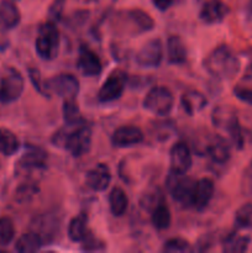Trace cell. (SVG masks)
Returning <instances> with one entry per match:
<instances>
[{"label": "cell", "instance_id": "obj_38", "mask_svg": "<svg viewBox=\"0 0 252 253\" xmlns=\"http://www.w3.org/2000/svg\"><path fill=\"white\" fill-rule=\"evenodd\" d=\"M152 1L158 10H161V11H166L167 9H169V6L173 4L174 0H152Z\"/></svg>", "mask_w": 252, "mask_h": 253}, {"label": "cell", "instance_id": "obj_9", "mask_svg": "<svg viewBox=\"0 0 252 253\" xmlns=\"http://www.w3.org/2000/svg\"><path fill=\"white\" fill-rule=\"evenodd\" d=\"M126 86V74L121 71H115L108 77L98 93V99L103 103H110L123 95Z\"/></svg>", "mask_w": 252, "mask_h": 253}, {"label": "cell", "instance_id": "obj_4", "mask_svg": "<svg viewBox=\"0 0 252 253\" xmlns=\"http://www.w3.org/2000/svg\"><path fill=\"white\" fill-rule=\"evenodd\" d=\"M24 89V77L16 68L7 66L0 71V103H14L21 96Z\"/></svg>", "mask_w": 252, "mask_h": 253}, {"label": "cell", "instance_id": "obj_3", "mask_svg": "<svg viewBox=\"0 0 252 253\" xmlns=\"http://www.w3.org/2000/svg\"><path fill=\"white\" fill-rule=\"evenodd\" d=\"M212 123L229 135L232 145L242 150L252 142V132L242 127L234 109L230 106H219L212 113Z\"/></svg>", "mask_w": 252, "mask_h": 253}, {"label": "cell", "instance_id": "obj_33", "mask_svg": "<svg viewBox=\"0 0 252 253\" xmlns=\"http://www.w3.org/2000/svg\"><path fill=\"white\" fill-rule=\"evenodd\" d=\"M190 250L192 247H190L189 242L184 239H179V237L167 240L163 245V251L168 253H184L189 252Z\"/></svg>", "mask_w": 252, "mask_h": 253}, {"label": "cell", "instance_id": "obj_26", "mask_svg": "<svg viewBox=\"0 0 252 253\" xmlns=\"http://www.w3.org/2000/svg\"><path fill=\"white\" fill-rule=\"evenodd\" d=\"M127 19L132 22L137 32H147L151 31L155 26V21L152 17L141 9H132L126 12Z\"/></svg>", "mask_w": 252, "mask_h": 253}, {"label": "cell", "instance_id": "obj_13", "mask_svg": "<svg viewBox=\"0 0 252 253\" xmlns=\"http://www.w3.org/2000/svg\"><path fill=\"white\" fill-rule=\"evenodd\" d=\"M47 160H48V155L43 148L39 147V146L29 145L25 152L22 153L17 165L22 170L41 169V168L46 167Z\"/></svg>", "mask_w": 252, "mask_h": 253}, {"label": "cell", "instance_id": "obj_21", "mask_svg": "<svg viewBox=\"0 0 252 253\" xmlns=\"http://www.w3.org/2000/svg\"><path fill=\"white\" fill-rule=\"evenodd\" d=\"M187 47L179 36H169L167 40V58L173 64H182L187 61Z\"/></svg>", "mask_w": 252, "mask_h": 253}, {"label": "cell", "instance_id": "obj_36", "mask_svg": "<svg viewBox=\"0 0 252 253\" xmlns=\"http://www.w3.org/2000/svg\"><path fill=\"white\" fill-rule=\"evenodd\" d=\"M234 93L240 100L252 105V86L239 85L234 89Z\"/></svg>", "mask_w": 252, "mask_h": 253}, {"label": "cell", "instance_id": "obj_15", "mask_svg": "<svg viewBox=\"0 0 252 253\" xmlns=\"http://www.w3.org/2000/svg\"><path fill=\"white\" fill-rule=\"evenodd\" d=\"M111 182L110 168L105 163H98L86 173L85 183L89 189L94 192H104Z\"/></svg>", "mask_w": 252, "mask_h": 253}, {"label": "cell", "instance_id": "obj_11", "mask_svg": "<svg viewBox=\"0 0 252 253\" xmlns=\"http://www.w3.org/2000/svg\"><path fill=\"white\" fill-rule=\"evenodd\" d=\"M170 173L173 174H187L192 167V152L185 142H177L172 146L169 152Z\"/></svg>", "mask_w": 252, "mask_h": 253}, {"label": "cell", "instance_id": "obj_14", "mask_svg": "<svg viewBox=\"0 0 252 253\" xmlns=\"http://www.w3.org/2000/svg\"><path fill=\"white\" fill-rule=\"evenodd\" d=\"M143 141V132L141 128L133 125H124L116 128L111 136V142L116 147H131Z\"/></svg>", "mask_w": 252, "mask_h": 253}, {"label": "cell", "instance_id": "obj_20", "mask_svg": "<svg viewBox=\"0 0 252 253\" xmlns=\"http://www.w3.org/2000/svg\"><path fill=\"white\" fill-rule=\"evenodd\" d=\"M21 14L20 10L11 0L0 1V26L6 30L15 29L20 24Z\"/></svg>", "mask_w": 252, "mask_h": 253}, {"label": "cell", "instance_id": "obj_37", "mask_svg": "<svg viewBox=\"0 0 252 253\" xmlns=\"http://www.w3.org/2000/svg\"><path fill=\"white\" fill-rule=\"evenodd\" d=\"M64 9V0H54L52 5L49 6V16H51V21H56L62 17Z\"/></svg>", "mask_w": 252, "mask_h": 253}, {"label": "cell", "instance_id": "obj_32", "mask_svg": "<svg viewBox=\"0 0 252 253\" xmlns=\"http://www.w3.org/2000/svg\"><path fill=\"white\" fill-rule=\"evenodd\" d=\"M235 222L241 229H251L252 227V204L247 203L240 207L235 214Z\"/></svg>", "mask_w": 252, "mask_h": 253}, {"label": "cell", "instance_id": "obj_35", "mask_svg": "<svg viewBox=\"0 0 252 253\" xmlns=\"http://www.w3.org/2000/svg\"><path fill=\"white\" fill-rule=\"evenodd\" d=\"M241 190L246 197H252V160L250 161L242 174Z\"/></svg>", "mask_w": 252, "mask_h": 253}, {"label": "cell", "instance_id": "obj_5", "mask_svg": "<svg viewBox=\"0 0 252 253\" xmlns=\"http://www.w3.org/2000/svg\"><path fill=\"white\" fill-rule=\"evenodd\" d=\"M59 31L53 21H47L40 26L36 39V52L42 59H53L58 54Z\"/></svg>", "mask_w": 252, "mask_h": 253}, {"label": "cell", "instance_id": "obj_23", "mask_svg": "<svg viewBox=\"0 0 252 253\" xmlns=\"http://www.w3.org/2000/svg\"><path fill=\"white\" fill-rule=\"evenodd\" d=\"M109 207L114 216H123L128 208V199L121 188L115 187L109 194Z\"/></svg>", "mask_w": 252, "mask_h": 253}, {"label": "cell", "instance_id": "obj_28", "mask_svg": "<svg viewBox=\"0 0 252 253\" xmlns=\"http://www.w3.org/2000/svg\"><path fill=\"white\" fill-rule=\"evenodd\" d=\"M20 141L12 131L0 127V153L4 156H12L19 151Z\"/></svg>", "mask_w": 252, "mask_h": 253}, {"label": "cell", "instance_id": "obj_7", "mask_svg": "<svg viewBox=\"0 0 252 253\" xmlns=\"http://www.w3.org/2000/svg\"><path fill=\"white\" fill-rule=\"evenodd\" d=\"M195 182L197 180L185 174L170 173L167 179V188L175 202L188 207V205L193 204V193H194Z\"/></svg>", "mask_w": 252, "mask_h": 253}, {"label": "cell", "instance_id": "obj_2", "mask_svg": "<svg viewBox=\"0 0 252 253\" xmlns=\"http://www.w3.org/2000/svg\"><path fill=\"white\" fill-rule=\"evenodd\" d=\"M204 67L210 76L220 81L232 79L240 71V61L232 48L220 44L212 49L204 61Z\"/></svg>", "mask_w": 252, "mask_h": 253}, {"label": "cell", "instance_id": "obj_22", "mask_svg": "<svg viewBox=\"0 0 252 253\" xmlns=\"http://www.w3.org/2000/svg\"><path fill=\"white\" fill-rule=\"evenodd\" d=\"M58 222L56 221L53 216L51 215H42L41 217L36 220L34 225H32V231L37 232V234L41 236L43 244L48 240H51L52 237L56 235L57 226H58Z\"/></svg>", "mask_w": 252, "mask_h": 253}, {"label": "cell", "instance_id": "obj_29", "mask_svg": "<svg viewBox=\"0 0 252 253\" xmlns=\"http://www.w3.org/2000/svg\"><path fill=\"white\" fill-rule=\"evenodd\" d=\"M250 246V239L247 236L232 232L222 242V250L227 253H242L247 251Z\"/></svg>", "mask_w": 252, "mask_h": 253}, {"label": "cell", "instance_id": "obj_12", "mask_svg": "<svg viewBox=\"0 0 252 253\" xmlns=\"http://www.w3.org/2000/svg\"><path fill=\"white\" fill-rule=\"evenodd\" d=\"M77 67L81 73L85 77L99 76L103 71V63H101L99 56L86 46H82L79 49Z\"/></svg>", "mask_w": 252, "mask_h": 253}, {"label": "cell", "instance_id": "obj_34", "mask_svg": "<svg viewBox=\"0 0 252 253\" xmlns=\"http://www.w3.org/2000/svg\"><path fill=\"white\" fill-rule=\"evenodd\" d=\"M81 242H83V244H82V249H83L84 251H100V250L105 249L104 242L96 239L94 235H91L90 231L88 232V235H86Z\"/></svg>", "mask_w": 252, "mask_h": 253}, {"label": "cell", "instance_id": "obj_24", "mask_svg": "<svg viewBox=\"0 0 252 253\" xmlns=\"http://www.w3.org/2000/svg\"><path fill=\"white\" fill-rule=\"evenodd\" d=\"M86 224H88V216H86V214L82 212V214L74 216L68 225L69 239L74 242H81L89 232L88 225Z\"/></svg>", "mask_w": 252, "mask_h": 253}, {"label": "cell", "instance_id": "obj_17", "mask_svg": "<svg viewBox=\"0 0 252 253\" xmlns=\"http://www.w3.org/2000/svg\"><path fill=\"white\" fill-rule=\"evenodd\" d=\"M229 11V6L221 0H209L203 5L199 16L205 24H219L227 16Z\"/></svg>", "mask_w": 252, "mask_h": 253}, {"label": "cell", "instance_id": "obj_1", "mask_svg": "<svg viewBox=\"0 0 252 253\" xmlns=\"http://www.w3.org/2000/svg\"><path fill=\"white\" fill-rule=\"evenodd\" d=\"M52 141L56 146L66 148L73 157H82L90 151L91 128L83 121L78 124H67L56 132Z\"/></svg>", "mask_w": 252, "mask_h": 253}, {"label": "cell", "instance_id": "obj_18", "mask_svg": "<svg viewBox=\"0 0 252 253\" xmlns=\"http://www.w3.org/2000/svg\"><path fill=\"white\" fill-rule=\"evenodd\" d=\"M215 192V184L210 178H200L195 182L194 193H193V207L198 210H203L208 207Z\"/></svg>", "mask_w": 252, "mask_h": 253}, {"label": "cell", "instance_id": "obj_16", "mask_svg": "<svg viewBox=\"0 0 252 253\" xmlns=\"http://www.w3.org/2000/svg\"><path fill=\"white\" fill-rule=\"evenodd\" d=\"M205 152L208 153L212 162L217 165H225L231 157V150L230 145L224 137L219 135H215L210 137V140L207 142Z\"/></svg>", "mask_w": 252, "mask_h": 253}, {"label": "cell", "instance_id": "obj_25", "mask_svg": "<svg viewBox=\"0 0 252 253\" xmlns=\"http://www.w3.org/2000/svg\"><path fill=\"white\" fill-rule=\"evenodd\" d=\"M42 245L44 244L42 241L41 236L37 232L30 231L19 237L16 245H15V250L21 253H31L39 251Z\"/></svg>", "mask_w": 252, "mask_h": 253}, {"label": "cell", "instance_id": "obj_19", "mask_svg": "<svg viewBox=\"0 0 252 253\" xmlns=\"http://www.w3.org/2000/svg\"><path fill=\"white\" fill-rule=\"evenodd\" d=\"M151 220L157 230H166L169 227L172 215L162 195L156 197V200L151 204Z\"/></svg>", "mask_w": 252, "mask_h": 253}, {"label": "cell", "instance_id": "obj_30", "mask_svg": "<svg viewBox=\"0 0 252 253\" xmlns=\"http://www.w3.org/2000/svg\"><path fill=\"white\" fill-rule=\"evenodd\" d=\"M63 118L66 124L82 123L81 111L76 99H64L63 101Z\"/></svg>", "mask_w": 252, "mask_h": 253}, {"label": "cell", "instance_id": "obj_31", "mask_svg": "<svg viewBox=\"0 0 252 253\" xmlns=\"http://www.w3.org/2000/svg\"><path fill=\"white\" fill-rule=\"evenodd\" d=\"M15 237L14 222L10 217H0V247L7 246L11 244Z\"/></svg>", "mask_w": 252, "mask_h": 253}, {"label": "cell", "instance_id": "obj_6", "mask_svg": "<svg viewBox=\"0 0 252 253\" xmlns=\"http://www.w3.org/2000/svg\"><path fill=\"white\" fill-rule=\"evenodd\" d=\"M174 105V96L168 88L162 85L153 86L143 100L146 110L158 116H166L172 111Z\"/></svg>", "mask_w": 252, "mask_h": 253}, {"label": "cell", "instance_id": "obj_8", "mask_svg": "<svg viewBox=\"0 0 252 253\" xmlns=\"http://www.w3.org/2000/svg\"><path fill=\"white\" fill-rule=\"evenodd\" d=\"M43 86L47 93H53L63 99H76L79 93L78 79L68 73H61L47 79Z\"/></svg>", "mask_w": 252, "mask_h": 253}, {"label": "cell", "instance_id": "obj_27", "mask_svg": "<svg viewBox=\"0 0 252 253\" xmlns=\"http://www.w3.org/2000/svg\"><path fill=\"white\" fill-rule=\"evenodd\" d=\"M207 105V98L199 91H187L182 95V106L189 115L199 113Z\"/></svg>", "mask_w": 252, "mask_h": 253}, {"label": "cell", "instance_id": "obj_10", "mask_svg": "<svg viewBox=\"0 0 252 253\" xmlns=\"http://www.w3.org/2000/svg\"><path fill=\"white\" fill-rule=\"evenodd\" d=\"M163 58V43L160 39L146 42L136 54V62L143 68H155L160 66Z\"/></svg>", "mask_w": 252, "mask_h": 253}]
</instances>
